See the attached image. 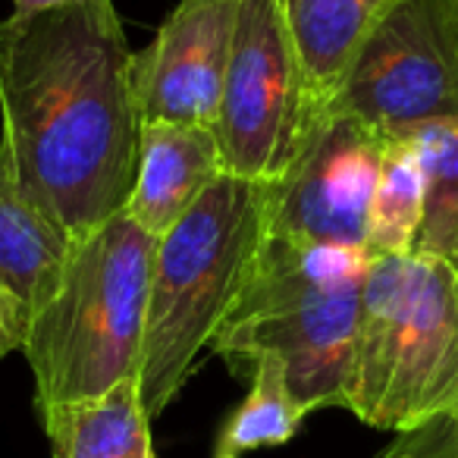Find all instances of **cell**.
<instances>
[{
  "instance_id": "cell-2",
  "label": "cell",
  "mask_w": 458,
  "mask_h": 458,
  "mask_svg": "<svg viewBox=\"0 0 458 458\" xmlns=\"http://www.w3.org/2000/svg\"><path fill=\"white\" fill-rule=\"evenodd\" d=\"M368 261L364 249L264 233L210 352L236 370H249L258 355H276L301 411L345 408Z\"/></svg>"
},
{
  "instance_id": "cell-4",
  "label": "cell",
  "mask_w": 458,
  "mask_h": 458,
  "mask_svg": "<svg viewBox=\"0 0 458 458\" xmlns=\"http://www.w3.org/2000/svg\"><path fill=\"white\" fill-rule=\"evenodd\" d=\"M154 245L126 214L70 245L57 286L22 339L38 414L139 380Z\"/></svg>"
},
{
  "instance_id": "cell-15",
  "label": "cell",
  "mask_w": 458,
  "mask_h": 458,
  "mask_svg": "<svg viewBox=\"0 0 458 458\" xmlns=\"http://www.w3.org/2000/svg\"><path fill=\"white\" fill-rule=\"evenodd\" d=\"M424 216V173L408 139H393L368 210V258L411 255Z\"/></svg>"
},
{
  "instance_id": "cell-10",
  "label": "cell",
  "mask_w": 458,
  "mask_h": 458,
  "mask_svg": "<svg viewBox=\"0 0 458 458\" xmlns=\"http://www.w3.org/2000/svg\"><path fill=\"white\" fill-rule=\"evenodd\" d=\"M223 170L216 132L189 123H141L139 170L123 214L160 239Z\"/></svg>"
},
{
  "instance_id": "cell-19",
  "label": "cell",
  "mask_w": 458,
  "mask_h": 458,
  "mask_svg": "<svg viewBox=\"0 0 458 458\" xmlns=\"http://www.w3.org/2000/svg\"><path fill=\"white\" fill-rule=\"evenodd\" d=\"M76 4H107V0H13V16L47 13V10L76 7Z\"/></svg>"
},
{
  "instance_id": "cell-6",
  "label": "cell",
  "mask_w": 458,
  "mask_h": 458,
  "mask_svg": "<svg viewBox=\"0 0 458 458\" xmlns=\"http://www.w3.org/2000/svg\"><path fill=\"white\" fill-rule=\"evenodd\" d=\"M318 114L308 98L283 0H239L216 141L226 176L274 185L305 148Z\"/></svg>"
},
{
  "instance_id": "cell-16",
  "label": "cell",
  "mask_w": 458,
  "mask_h": 458,
  "mask_svg": "<svg viewBox=\"0 0 458 458\" xmlns=\"http://www.w3.org/2000/svg\"><path fill=\"white\" fill-rule=\"evenodd\" d=\"M251 389L242 405L229 414L214 452L242 455L264 445H286L299 433L305 411L289 389L286 364L276 355H258L249 368Z\"/></svg>"
},
{
  "instance_id": "cell-5",
  "label": "cell",
  "mask_w": 458,
  "mask_h": 458,
  "mask_svg": "<svg viewBox=\"0 0 458 458\" xmlns=\"http://www.w3.org/2000/svg\"><path fill=\"white\" fill-rule=\"evenodd\" d=\"M345 411L408 433L458 414V270L424 255L370 258Z\"/></svg>"
},
{
  "instance_id": "cell-18",
  "label": "cell",
  "mask_w": 458,
  "mask_h": 458,
  "mask_svg": "<svg viewBox=\"0 0 458 458\" xmlns=\"http://www.w3.org/2000/svg\"><path fill=\"white\" fill-rule=\"evenodd\" d=\"M29 314L7 289L0 286V361L13 352H22V339H26Z\"/></svg>"
},
{
  "instance_id": "cell-11",
  "label": "cell",
  "mask_w": 458,
  "mask_h": 458,
  "mask_svg": "<svg viewBox=\"0 0 458 458\" xmlns=\"http://www.w3.org/2000/svg\"><path fill=\"white\" fill-rule=\"evenodd\" d=\"M283 4L305 70L308 98L318 114H327L355 54L399 0H283Z\"/></svg>"
},
{
  "instance_id": "cell-12",
  "label": "cell",
  "mask_w": 458,
  "mask_h": 458,
  "mask_svg": "<svg viewBox=\"0 0 458 458\" xmlns=\"http://www.w3.org/2000/svg\"><path fill=\"white\" fill-rule=\"evenodd\" d=\"M70 236L16 185L0 160V286L32 318L70 258Z\"/></svg>"
},
{
  "instance_id": "cell-17",
  "label": "cell",
  "mask_w": 458,
  "mask_h": 458,
  "mask_svg": "<svg viewBox=\"0 0 458 458\" xmlns=\"http://www.w3.org/2000/svg\"><path fill=\"white\" fill-rule=\"evenodd\" d=\"M377 458H458L455 420L445 414V418H433L418 430L399 433V439Z\"/></svg>"
},
{
  "instance_id": "cell-7",
  "label": "cell",
  "mask_w": 458,
  "mask_h": 458,
  "mask_svg": "<svg viewBox=\"0 0 458 458\" xmlns=\"http://www.w3.org/2000/svg\"><path fill=\"white\" fill-rule=\"evenodd\" d=\"M327 110L355 116L386 141L458 120V0H399L355 54Z\"/></svg>"
},
{
  "instance_id": "cell-8",
  "label": "cell",
  "mask_w": 458,
  "mask_h": 458,
  "mask_svg": "<svg viewBox=\"0 0 458 458\" xmlns=\"http://www.w3.org/2000/svg\"><path fill=\"white\" fill-rule=\"evenodd\" d=\"M386 145L355 116L327 110L286 176L267 185L270 236L364 249Z\"/></svg>"
},
{
  "instance_id": "cell-9",
  "label": "cell",
  "mask_w": 458,
  "mask_h": 458,
  "mask_svg": "<svg viewBox=\"0 0 458 458\" xmlns=\"http://www.w3.org/2000/svg\"><path fill=\"white\" fill-rule=\"evenodd\" d=\"M239 0H179L145 51L132 57L141 123L216 126Z\"/></svg>"
},
{
  "instance_id": "cell-21",
  "label": "cell",
  "mask_w": 458,
  "mask_h": 458,
  "mask_svg": "<svg viewBox=\"0 0 458 458\" xmlns=\"http://www.w3.org/2000/svg\"><path fill=\"white\" fill-rule=\"evenodd\" d=\"M452 420H455V427H458V414H455V418H452Z\"/></svg>"
},
{
  "instance_id": "cell-1",
  "label": "cell",
  "mask_w": 458,
  "mask_h": 458,
  "mask_svg": "<svg viewBox=\"0 0 458 458\" xmlns=\"http://www.w3.org/2000/svg\"><path fill=\"white\" fill-rule=\"evenodd\" d=\"M132 57L114 0L0 22V160L70 242L132 195Z\"/></svg>"
},
{
  "instance_id": "cell-3",
  "label": "cell",
  "mask_w": 458,
  "mask_h": 458,
  "mask_svg": "<svg viewBox=\"0 0 458 458\" xmlns=\"http://www.w3.org/2000/svg\"><path fill=\"white\" fill-rule=\"evenodd\" d=\"M267 233V185L220 176L154 245L139 393L160 418L229 318Z\"/></svg>"
},
{
  "instance_id": "cell-13",
  "label": "cell",
  "mask_w": 458,
  "mask_h": 458,
  "mask_svg": "<svg viewBox=\"0 0 458 458\" xmlns=\"http://www.w3.org/2000/svg\"><path fill=\"white\" fill-rule=\"evenodd\" d=\"M54 458H157L139 380L41 411Z\"/></svg>"
},
{
  "instance_id": "cell-20",
  "label": "cell",
  "mask_w": 458,
  "mask_h": 458,
  "mask_svg": "<svg viewBox=\"0 0 458 458\" xmlns=\"http://www.w3.org/2000/svg\"><path fill=\"white\" fill-rule=\"evenodd\" d=\"M214 458H239V455H229V452H214Z\"/></svg>"
},
{
  "instance_id": "cell-14",
  "label": "cell",
  "mask_w": 458,
  "mask_h": 458,
  "mask_svg": "<svg viewBox=\"0 0 458 458\" xmlns=\"http://www.w3.org/2000/svg\"><path fill=\"white\" fill-rule=\"evenodd\" d=\"M424 173V216L414 255L458 270V120H439L408 135Z\"/></svg>"
}]
</instances>
